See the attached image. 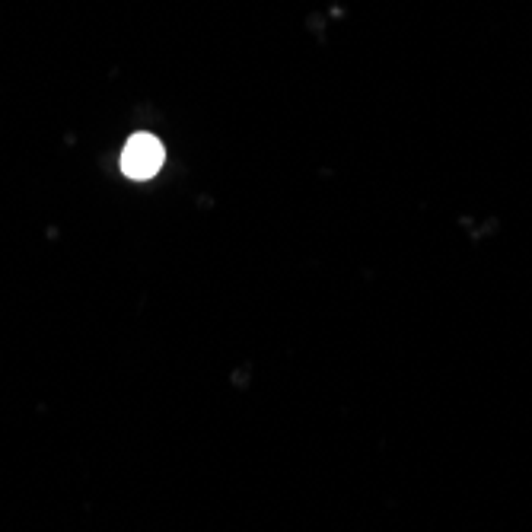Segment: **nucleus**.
Segmentation results:
<instances>
[{
    "instance_id": "nucleus-1",
    "label": "nucleus",
    "mask_w": 532,
    "mask_h": 532,
    "mask_svg": "<svg viewBox=\"0 0 532 532\" xmlns=\"http://www.w3.org/2000/svg\"><path fill=\"white\" fill-rule=\"evenodd\" d=\"M163 160H166V150H163V144H160L153 134H134L131 141L125 144V150H122V169H125V176H128V179H137V182L157 176L160 166H163Z\"/></svg>"
}]
</instances>
